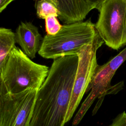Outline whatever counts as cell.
Listing matches in <instances>:
<instances>
[{
    "label": "cell",
    "instance_id": "7c38bea8",
    "mask_svg": "<svg viewBox=\"0 0 126 126\" xmlns=\"http://www.w3.org/2000/svg\"><path fill=\"white\" fill-rule=\"evenodd\" d=\"M45 30L47 34L55 35L61 29L62 25L60 24L57 17L54 15H50L45 19Z\"/></svg>",
    "mask_w": 126,
    "mask_h": 126
},
{
    "label": "cell",
    "instance_id": "7a4b0ae2",
    "mask_svg": "<svg viewBox=\"0 0 126 126\" xmlns=\"http://www.w3.org/2000/svg\"><path fill=\"white\" fill-rule=\"evenodd\" d=\"M49 70L47 66L33 62L15 46L0 70V88L5 93L12 94L29 89H39Z\"/></svg>",
    "mask_w": 126,
    "mask_h": 126
},
{
    "label": "cell",
    "instance_id": "52a82bcc",
    "mask_svg": "<svg viewBox=\"0 0 126 126\" xmlns=\"http://www.w3.org/2000/svg\"><path fill=\"white\" fill-rule=\"evenodd\" d=\"M115 72L109 69L105 63L97 66L86 90L87 92L91 90V92L75 115L72 123L73 126H76L79 124L96 97H98L99 100L93 111V115L97 112L106 94L115 93V91L117 90L115 86H111V81Z\"/></svg>",
    "mask_w": 126,
    "mask_h": 126
},
{
    "label": "cell",
    "instance_id": "30bf717a",
    "mask_svg": "<svg viewBox=\"0 0 126 126\" xmlns=\"http://www.w3.org/2000/svg\"><path fill=\"white\" fill-rule=\"evenodd\" d=\"M15 43V32L11 29L0 28V58L7 55Z\"/></svg>",
    "mask_w": 126,
    "mask_h": 126
},
{
    "label": "cell",
    "instance_id": "2e32d148",
    "mask_svg": "<svg viewBox=\"0 0 126 126\" xmlns=\"http://www.w3.org/2000/svg\"><path fill=\"white\" fill-rule=\"evenodd\" d=\"M7 56V55H6V56H3V57L0 58V70L1 69V67H2L3 64L5 62V61Z\"/></svg>",
    "mask_w": 126,
    "mask_h": 126
},
{
    "label": "cell",
    "instance_id": "9a60e30c",
    "mask_svg": "<svg viewBox=\"0 0 126 126\" xmlns=\"http://www.w3.org/2000/svg\"><path fill=\"white\" fill-rule=\"evenodd\" d=\"M13 1V0H0V13H1Z\"/></svg>",
    "mask_w": 126,
    "mask_h": 126
},
{
    "label": "cell",
    "instance_id": "5bb4252c",
    "mask_svg": "<svg viewBox=\"0 0 126 126\" xmlns=\"http://www.w3.org/2000/svg\"><path fill=\"white\" fill-rule=\"evenodd\" d=\"M109 126H126V112L124 111L118 114Z\"/></svg>",
    "mask_w": 126,
    "mask_h": 126
},
{
    "label": "cell",
    "instance_id": "3957f363",
    "mask_svg": "<svg viewBox=\"0 0 126 126\" xmlns=\"http://www.w3.org/2000/svg\"><path fill=\"white\" fill-rule=\"evenodd\" d=\"M97 32L90 19L83 22L62 25L55 35H45L38 52L42 57L55 60L77 55L81 49L94 39Z\"/></svg>",
    "mask_w": 126,
    "mask_h": 126
},
{
    "label": "cell",
    "instance_id": "8fae6325",
    "mask_svg": "<svg viewBox=\"0 0 126 126\" xmlns=\"http://www.w3.org/2000/svg\"><path fill=\"white\" fill-rule=\"evenodd\" d=\"M36 14L40 19H45L50 15L58 16V11L52 0H41L35 1Z\"/></svg>",
    "mask_w": 126,
    "mask_h": 126
},
{
    "label": "cell",
    "instance_id": "4fadbf2b",
    "mask_svg": "<svg viewBox=\"0 0 126 126\" xmlns=\"http://www.w3.org/2000/svg\"><path fill=\"white\" fill-rule=\"evenodd\" d=\"M126 60V47L117 56L106 63V66L111 70L116 72L117 69Z\"/></svg>",
    "mask_w": 126,
    "mask_h": 126
},
{
    "label": "cell",
    "instance_id": "6da1fadb",
    "mask_svg": "<svg viewBox=\"0 0 126 126\" xmlns=\"http://www.w3.org/2000/svg\"><path fill=\"white\" fill-rule=\"evenodd\" d=\"M78 64L77 55L53 60L38 90L29 126H64Z\"/></svg>",
    "mask_w": 126,
    "mask_h": 126
},
{
    "label": "cell",
    "instance_id": "e0dca14e",
    "mask_svg": "<svg viewBox=\"0 0 126 126\" xmlns=\"http://www.w3.org/2000/svg\"><path fill=\"white\" fill-rule=\"evenodd\" d=\"M0 126H1V117H0Z\"/></svg>",
    "mask_w": 126,
    "mask_h": 126
},
{
    "label": "cell",
    "instance_id": "ba28073f",
    "mask_svg": "<svg viewBox=\"0 0 126 126\" xmlns=\"http://www.w3.org/2000/svg\"><path fill=\"white\" fill-rule=\"evenodd\" d=\"M64 25L83 22L88 13L96 8L101 0H52Z\"/></svg>",
    "mask_w": 126,
    "mask_h": 126
},
{
    "label": "cell",
    "instance_id": "277c9868",
    "mask_svg": "<svg viewBox=\"0 0 126 126\" xmlns=\"http://www.w3.org/2000/svg\"><path fill=\"white\" fill-rule=\"evenodd\" d=\"M95 29L105 44L118 50L126 45V0H101Z\"/></svg>",
    "mask_w": 126,
    "mask_h": 126
},
{
    "label": "cell",
    "instance_id": "9c48e42d",
    "mask_svg": "<svg viewBox=\"0 0 126 126\" xmlns=\"http://www.w3.org/2000/svg\"><path fill=\"white\" fill-rule=\"evenodd\" d=\"M15 42L30 59L35 57L40 49L43 38L38 28L30 22H22L15 32Z\"/></svg>",
    "mask_w": 126,
    "mask_h": 126
},
{
    "label": "cell",
    "instance_id": "8992f818",
    "mask_svg": "<svg viewBox=\"0 0 126 126\" xmlns=\"http://www.w3.org/2000/svg\"><path fill=\"white\" fill-rule=\"evenodd\" d=\"M38 89L12 94L0 88L1 126H29Z\"/></svg>",
    "mask_w": 126,
    "mask_h": 126
},
{
    "label": "cell",
    "instance_id": "5b68a950",
    "mask_svg": "<svg viewBox=\"0 0 126 126\" xmlns=\"http://www.w3.org/2000/svg\"><path fill=\"white\" fill-rule=\"evenodd\" d=\"M103 42L97 32L93 41L84 46L77 54L78 67L65 118V124L72 118L94 76L98 66L96 52Z\"/></svg>",
    "mask_w": 126,
    "mask_h": 126
}]
</instances>
